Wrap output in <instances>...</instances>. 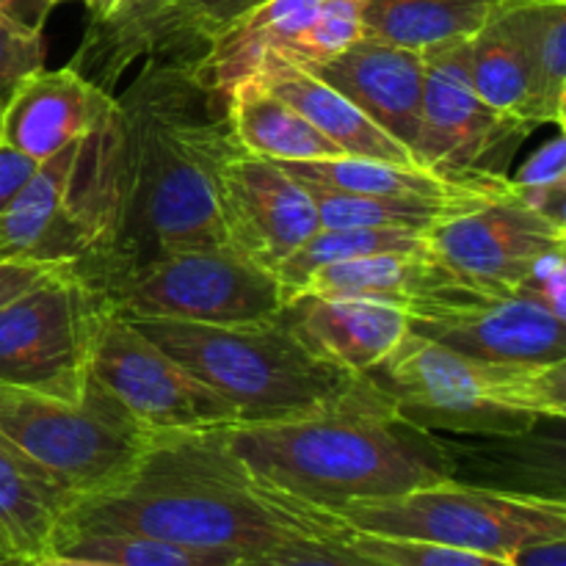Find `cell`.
Returning a JSON list of instances; mask_svg holds the SVG:
<instances>
[{"mask_svg": "<svg viewBox=\"0 0 566 566\" xmlns=\"http://www.w3.org/2000/svg\"><path fill=\"white\" fill-rule=\"evenodd\" d=\"M122 193L111 247L92 269L99 285L119 271L188 249L230 247L221 213V166L238 142L227 105L193 77L191 64L147 59L116 97Z\"/></svg>", "mask_w": 566, "mask_h": 566, "instance_id": "cell-1", "label": "cell"}, {"mask_svg": "<svg viewBox=\"0 0 566 566\" xmlns=\"http://www.w3.org/2000/svg\"><path fill=\"white\" fill-rule=\"evenodd\" d=\"M64 528L130 531L241 556L348 534L337 514L254 479L216 429L155 434L119 484L72 503L59 531Z\"/></svg>", "mask_w": 566, "mask_h": 566, "instance_id": "cell-2", "label": "cell"}, {"mask_svg": "<svg viewBox=\"0 0 566 566\" xmlns=\"http://www.w3.org/2000/svg\"><path fill=\"white\" fill-rule=\"evenodd\" d=\"M216 431L254 479L326 512L457 479L434 431L409 423L365 376L329 407Z\"/></svg>", "mask_w": 566, "mask_h": 566, "instance_id": "cell-3", "label": "cell"}, {"mask_svg": "<svg viewBox=\"0 0 566 566\" xmlns=\"http://www.w3.org/2000/svg\"><path fill=\"white\" fill-rule=\"evenodd\" d=\"M365 379L426 431L520 437L566 415V363H490L412 332Z\"/></svg>", "mask_w": 566, "mask_h": 566, "instance_id": "cell-4", "label": "cell"}, {"mask_svg": "<svg viewBox=\"0 0 566 566\" xmlns=\"http://www.w3.org/2000/svg\"><path fill=\"white\" fill-rule=\"evenodd\" d=\"M133 321L171 359L219 392L238 423H269L329 407L363 381L310 352L274 315L252 324Z\"/></svg>", "mask_w": 566, "mask_h": 566, "instance_id": "cell-5", "label": "cell"}, {"mask_svg": "<svg viewBox=\"0 0 566 566\" xmlns=\"http://www.w3.org/2000/svg\"><path fill=\"white\" fill-rule=\"evenodd\" d=\"M119 193L122 130L114 103L94 130L42 160L0 210V260L92 269L114 238Z\"/></svg>", "mask_w": 566, "mask_h": 566, "instance_id": "cell-6", "label": "cell"}, {"mask_svg": "<svg viewBox=\"0 0 566 566\" xmlns=\"http://www.w3.org/2000/svg\"><path fill=\"white\" fill-rule=\"evenodd\" d=\"M332 514L357 534L434 542L506 562L531 542L566 536L562 497L486 490L457 479L381 501L348 503Z\"/></svg>", "mask_w": 566, "mask_h": 566, "instance_id": "cell-7", "label": "cell"}, {"mask_svg": "<svg viewBox=\"0 0 566 566\" xmlns=\"http://www.w3.org/2000/svg\"><path fill=\"white\" fill-rule=\"evenodd\" d=\"M0 434L50 470L75 501L119 484L155 440L92 376L75 403L0 390Z\"/></svg>", "mask_w": 566, "mask_h": 566, "instance_id": "cell-8", "label": "cell"}, {"mask_svg": "<svg viewBox=\"0 0 566 566\" xmlns=\"http://www.w3.org/2000/svg\"><path fill=\"white\" fill-rule=\"evenodd\" d=\"M108 313L99 287L75 265H61L0 304V390L81 401L94 337Z\"/></svg>", "mask_w": 566, "mask_h": 566, "instance_id": "cell-9", "label": "cell"}, {"mask_svg": "<svg viewBox=\"0 0 566 566\" xmlns=\"http://www.w3.org/2000/svg\"><path fill=\"white\" fill-rule=\"evenodd\" d=\"M114 315L186 324H252L280 315L282 287L271 269L235 249L160 254L99 282Z\"/></svg>", "mask_w": 566, "mask_h": 566, "instance_id": "cell-10", "label": "cell"}, {"mask_svg": "<svg viewBox=\"0 0 566 566\" xmlns=\"http://www.w3.org/2000/svg\"><path fill=\"white\" fill-rule=\"evenodd\" d=\"M470 39L423 50V103L415 164L453 180L509 177V160L534 125L479 97L468 72Z\"/></svg>", "mask_w": 566, "mask_h": 566, "instance_id": "cell-11", "label": "cell"}, {"mask_svg": "<svg viewBox=\"0 0 566 566\" xmlns=\"http://www.w3.org/2000/svg\"><path fill=\"white\" fill-rule=\"evenodd\" d=\"M88 376L119 398L155 434L238 423L235 409L219 392L188 374L122 315L108 313L99 324Z\"/></svg>", "mask_w": 566, "mask_h": 566, "instance_id": "cell-12", "label": "cell"}, {"mask_svg": "<svg viewBox=\"0 0 566 566\" xmlns=\"http://www.w3.org/2000/svg\"><path fill=\"white\" fill-rule=\"evenodd\" d=\"M409 332L490 363H566V321L523 293L462 285L407 307Z\"/></svg>", "mask_w": 566, "mask_h": 566, "instance_id": "cell-13", "label": "cell"}, {"mask_svg": "<svg viewBox=\"0 0 566 566\" xmlns=\"http://www.w3.org/2000/svg\"><path fill=\"white\" fill-rule=\"evenodd\" d=\"M221 213L230 249L274 274L321 230L307 188L280 164L241 147L221 166Z\"/></svg>", "mask_w": 566, "mask_h": 566, "instance_id": "cell-14", "label": "cell"}, {"mask_svg": "<svg viewBox=\"0 0 566 566\" xmlns=\"http://www.w3.org/2000/svg\"><path fill=\"white\" fill-rule=\"evenodd\" d=\"M437 258L473 285L514 293L534 260L566 247V230L525 208L514 191L429 230Z\"/></svg>", "mask_w": 566, "mask_h": 566, "instance_id": "cell-15", "label": "cell"}, {"mask_svg": "<svg viewBox=\"0 0 566 566\" xmlns=\"http://www.w3.org/2000/svg\"><path fill=\"white\" fill-rule=\"evenodd\" d=\"M302 70L340 92L376 127L412 153L420 130V103H423L420 50H403L359 36L332 59L307 64Z\"/></svg>", "mask_w": 566, "mask_h": 566, "instance_id": "cell-16", "label": "cell"}, {"mask_svg": "<svg viewBox=\"0 0 566 566\" xmlns=\"http://www.w3.org/2000/svg\"><path fill=\"white\" fill-rule=\"evenodd\" d=\"M280 318L326 363L365 376L409 332L407 307L379 298L302 293L282 304Z\"/></svg>", "mask_w": 566, "mask_h": 566, "instance_id": "cell-17", "label": "cell"}, {"mask_svg": "<svg viewBox=\"0 0 566 566\" xmlns=\"http://www.w3.org/2000/svg\"><path fill=\"white\" fill-rule=\"evenodd\" d=\"M116 97L75 72L39 70L14 88L0 111V142L31 160L53 158L114 111Z\"/></svg>", "mask_w": 566, "mask_h": 566, "instance_id": "cell-18", "label": "cell"}, {"mask_svg": "<svg viewBox=\"0 0 566 566\" xmlns=\"http://www.w3.org/2000/svg\"><path fill=\"white\" fill-rule=\"evenodd\" d=\"M326 0H265L191 61V72L221 103L260 66L293 53Z\"/></svg>", "mask_w": 566, "mask_h": 566, "instance_id": "cell-19", "label": "cell"}, {"mask_svg": "<svg viewBox=\"0 0 566 566\" xmlns=\"http://www.w3.org/2000/svg\"><path fill=\"white\" fill-rule=\"evenodd\" d=\"M249 81V77H247ZM260 86L271 94L285 99L287 105L298 111L310 125L318 127L343 155L348 158L387 160V164H415L412 153L387 136L381 127H376L357 105L348 103L340 92L326 86L315 75H310L302 66L274 61V64L260 66L252 75Z\"/></svg>", "mask_w": 566, "mask_h": 566, "instance_id": "cell-20", "label": "cell"}, {"mask_svg": "<svg viewBox=\"0 0 566 566\" xmlns=\"http://www.w3.org/2000/svg\"><path fill=\"white\" fill-rule=\"evenodd\" d=\"M72 503V492L50 470L0 434V542L11 556L33 562L53 553Z\"/></svg>", "mask_w": 566, "mask_h": 566, "instance_id": "cell-21", "label": "cell"}, {"mask_svg": "<svg viewBox=\"0 0 566 566\" xmlns=\"http://www.w3.org/2000/svg\"><path fill=\"white\" fill-rule=\"evenodd\" d=\"M462 285H473L457 271L448 269L434 252L431 254H370L359 260H343L313 271L298 287L318 296H359L379 298L409 307L415 302L446 296Z\"/></svg>", "mask_w": 566, "mask_h": 566, "instance_id": "cell-22", "label": "cell"}, {"mask_svg": "<svg viewBox=\"0 0 566 566\" xmlns=\"http://www.w3.org/2000/svg\"><path fill=\"white\" fill-rule=\"evenodd\" d=\"M276 164V160H274ZM282 169L302 186L326 188L354 197H457L479 188L501 186L509 177H468L453 180L418 164H387L368 158H324V160H282Z\"/></svg>", "mask_w": 566, "mask_h": 566, "instance_id": "cell-23", "label": "cell"}, {"mask_svg": "<svg viewBox=\"0 0 566 566\" xmlns=\"http://www.w3.org/2000/svg\"><path fill=\"white\" fill-rule=\"evenodd\" d=\"M227 122L232 138L247 153L282 164V160L340 158V149L310 125L293 105L271 94L258 81H243L227 94Z\"/></svg>", "mask_w": 566, "mask_h": 566, "instance_id": "cell-24", "label": "cell"}, {"mask_svg": "<svg viewBox=\"0 0 566 566\" xmlns=\"http://www.w3.org/2000/svg\"><path fill=\"white\" fill-rule=\"evenodd\" d=\"M506 0H365L359 31L365 39L403 50L473 39Z\"/></svg>", "mask_w": 566, "mask_h": 566, "instance_id": "cell-25", "label": "cell"}, {"mask_svg": "<svg viewBox=\"0 0 566 566\" xmlns=\"http://www.w3.org/2000/svg\"><path fill=\"white\" fill-rule=\"evenodd\" d=\"M318 210L321 227H396V230L429 232L437 224L457 216L484 208L492 199L509 193L512 182L479 188L457 197H354V193L326 191V188L304 186Z\"/></svg>", "mask_w": 566, "mask_h": 566, "instance_id": "cell-26", "label": "cell"}, {"mask_svg": "<svg viewBox=\"0 0 566 566\" xmlns=\"http://www.w3.org/2000/svg\"><path fill=\"white\" fill-rule=\"evenodd\" d=\"M503 20L520 39L534 81L536 125L564 127L566 111V0H509Z\"/></svg>", "mask_w": 566, "mask_h": 566, "instance_id": "cell-27", "label": "cell"}, {"mask_svg": "<svg viewBox=\"0 0 566 566\" xmlns=\"http://www.w3.org/2000/svg\"><path fill=\"white\" fill-rule=\"evenodd\" d=\"M468 72L470 83L486 105L539 127L534 116V81L528 59L501 11L470 39Z\"/></svg>", "mask_w": 566, "mask_h": 566, "instance_id": "cell-28", "label": "cell"}, {"mask_svg": "<svg viewBox=\"0 0 566 566\" xmlns=\"http://www.w3.org/2000/svg\"><path fill=\"white\" fill-rule=\"evenodd\" d=\"M166 3L169 0H116L108 14L92 20L72 59V70L114 94L125 70L147 53V36Z\"/></svg>", "mask_w": 566, "mask_h": 566, "instance_id": "cell-29", "label": "cell"}, {"mask_svg": "<svg viewBox=\"0 0 566 566\" xmlns=\"http://www.w3.org/2000/svg\"><path fill=\"white\" fill-rule=\"evenodd\" d=\"M429 232L396 227H321L276 269L282 298H293L313 271L370 254H431Z\"/></svg>", "mask_w": 566, "mask_h": 566, "instance_id": "cell-30", "label": "cell"}, {"mask_svg": "<svg viewBox=\"0 0 566 566\" xmlns=\"http://www.w3.org/2000/svg\"><path fill=\"white\" fill-rule=\"evenodd\" d=\"M53 553L116 566H235L241 553L191 547L158 536L130 534V531L64 528L55 536Z\"/></svg>", "mask_w": 566, "mask_h": 566, "instance_id": "cell-31", "label": "cell"}, {"mask_svg": "<svg viewBox=\"0 0 566 566\" xmlns=\"http://www.w3.org/2000/svg\"><path fill=\"white\" fill-rule=\"evenodd\" d=\"M265 0H169L147 36L144 59L191 64L213 39Z\"/></svg>", "mask_w": 566, "mask_h": 566, "instance_id": "cell-32", "label": "cell"}, {"mask_svg": "<svg viewBox=\"0 0 566 566\" xmlns=\"http://www.w3.org/2000/svg\"><path fill=\"white\" fill-rule=\"evenodd\" d=\"M48 44L42 31L28 28L0 11V105L14 94V88L33 72L44 70Z\"/></svg>", "mask_w": 566, "mask_h": 566, "instance_id": "cell-33", "label": "cell"}, {"mask_svg": "<svg viewBox=\"0 0 566 566\" xmlns=\"http://www.w3.org/2000/svg\"><path fill=\"white\" fill-rule=\"evenodd\" d=\"M235 566H390L354 551L343 539H296L265 553L243 556Z\"/></svg>", "mask_w": 566, "mask_h": 566, "instance_id": "cell-34", "label": "cell"}, {"mask_svg": "<svg viewBox=\"0 0 566 566\" xmlns=\"http://www.w3.org/2000/svg\"><path fill=\"white\" fill-rule=\"evenodd\" d=\"M514 293L536 298L551 313L566 321V247L539 254Z\"/></svg>", "mask_w": 566, "mask_h": 566, "instance_id": "cell-35", "label": "cell"}, {"mask_svg": "<svg viewBox=\"0 0 566 566\" xmlns=\"http://www.w3.org/2000/svg\"><path fill=\"white\" fill-rule=\"evenodd\" d=\"M566 180V142L564 133L553 136L542 144L528 160L517 169V175L509 177L512 186H547V182Z\"/></svg>", "mask_w": 566, "mask_h": 566, "instance_id": "cell-36", "label": "cell"}, {"mask_svg": "<svg viewBox=\"0 0 566 566\" xmlns=\"http://www.w3.org/2000/svg\"><path fill=\"white\" fill-rule=\"evenodd\" d=\"M512 191L525 208L566 230V180L547 182V186H512Z\"/></svg>", "mask_w": 566, "mask_h": 566, "instance_id": "cell-37", "label": "cell"}, {"mask_svg": "<svg viewBox=\"0 0 566 566\" xmlns=\"http://www.w3.org/2000/svg\"><path fill=\"white\" fill-rule=\"evenodd\" d=\"M61 269V263H22V260H0V304L11 302L44 276Z\"/></svg>", "mask_w": 566, "mask_h": 566, "instance_id": "cell-38", "label": "cell"}, {"mask_svg": "<svg viewBox=\"0 0 566 566\" xmlns=\"http://www.w3.org/2000/svg\"><path fill=\"white\" fill-rule=\"evenodd\" d=\"M36 166V160H31L28 155L17 153L9 144L0 142V210L25 188V182L31 180Z\"/></svg>", "mask_w": 566, "mask_h": 566, "instance_id": "cell-39", "label": "cell"}, {"mask_svg": "<svg viewBox=\"0 0 566 566\" xmlns=\"http://www.w3.org/2000/svg\"><path fill=\"white\" fill-rule=\"evenodd\" d=\"M512 566H566V536L562 539H542L520 547L509 556Z\"/></svg>", "mask_w": 566, "mask_h": 566, "instance_id": "cell-40", "label": "cell"}, {"mask_svg": "<svg viewBox=\"0 0 566 566\" xmlns=\"http://www.w3.org/2000/svg\"><path fill=\"white\" fill-rule=\"evenodd\" d=\"M50 9H53V6H50L48 0H0V11L14 17L22 25L36 28V31H42L44 17H48Z\"/></svg>", "mask_w": 566, "mask_h": 566, "instance_id": "cell-41", "label": "cell"}, {"mask_svg": "<svg viewBox=\"0 0 566 566\" xmlns=\"http://www.w3.org/2000/svg\"><path fill=\"white\" fill-rule=\"evenodd\" d=\"M31 566H116V564H108V562H92V558L61 556V553H48V556L33 558Z\"/></svg>", "mask_w": 566, "mask_h": 566, "instance_id": "cell-42", "label": "cell"}, {"mask_svg": "<svg viewBox=\"0 0 566 566\" xmlns=\"http://www.w3.org/2000/svg\"><path fill=\"white\" fill-rule=\"evenodd\" d=\"M0 566H31V558L6 556V558H0Z\"/></svg>", "mask_w": 566, "mask_h": 566, "instance_id": "cell-43", "label": "cell"}, {"mask_svg": "<svg viewBox=\"0 0 566 566\" xmlns=\"http://www.w3.org/2000/svg\"><path fill=\"white\" fill-rule=\"evenodd\" d=\"M6 556H11V553L6 551V545H3V542H0V558H6Z\"/></svg>", "mask_w": 566, "mask_h": 566, "instance_id": "cell-44", "label": "cell"}, {"mask_svg": "<svg viewBox=\"0 0 566 566\" xmlns=\"http://www.w3.org/2000/svg\"><path fill=\"white\" fill-rule=\"evenodd\" d=\"M50 6H59V3H64V0H48Z\"/></svg>", "mask_w": 566, "mask_h": 566, "instance_id": "cell-45", "label": "cell"}, {"mask_svg": "<svg viewBox=\"0 0 566 566\" xmlns=\"http://www.w3.org/2000/svg\"><path fill=\"white\" fill-rule=\"evenodd\" d=\"M0 111H3V105H0Z\"/></svg>", "mask_w": 566, "mask_h": 566, "instance_id": "cell-46", "label": "cell"}]
</instances>
